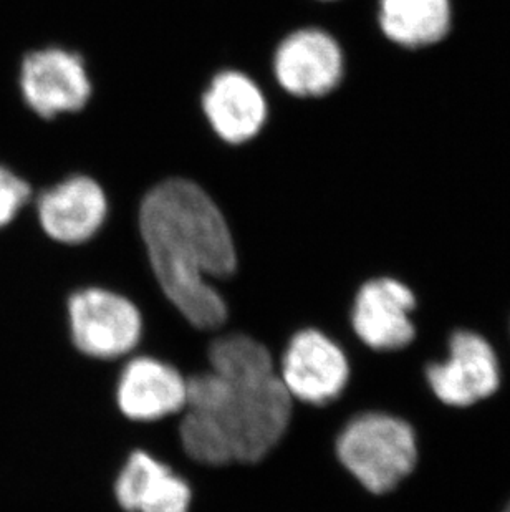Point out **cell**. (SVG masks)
Listing matches in <instances>:
<instances>
[{"instance_id":"cell-7","label":"cell","mask_w":510,"mask_h":512,"mask_svg":"<svg viewBox=\"0 0 510 512\" xmlns=\"http://www.w3.org/2000/svg\"><path fill=\"white\" fill-rule=\"evenodd\" d=\"M20 85L30 108L44 118L82 110L92 93L82 58L62 49L25 58Z\"/></svg>"},{"instance_id":"cell-11","label":"cell","mask_w":510,"mask_h":512,"mask_svg":"<svg viewBox=\"0 0 510 512\" xmlns=\"http://www.w3.org/2000/svg\"><path fill=\"white\" fill-rule=\"evenodd\" d=\"M116 400L135 421H156L186 408L188 380L156 358H133L121 373Z\"/></svg>"},{"instance_id":"cell-15","label":"cell","mask_w":510,"mask_h":512,"mask_svg":"<svg viewBox=\"0 0 510 512\" xmlns=\"http://www.w3.org/2000/svg\"><path fill=\"white\" fill-rule=\"evenodd\" d=\"M29 198V184L0 166V228L14 221Z\"/></svg>"},{"instance_id":"cell-2","label":"cell","mask_w":510,"mask_h":512,"mask_svg":"<svg viewBox=\"0 0 510 512\" xmlns=\"http://www.w3.org/2000/svg\"><path fill=\"white\" fill-rule=\"evenodd\" d=\"M140 229L154 277L169 302L196 329H219L227 305L207 279L232 276L237 256L214 201L198 184L169 179L143 199Z\"/></svg>"},{"instance_id":"cell-1","label":"cell","mask_w":510,"mask_h":512,"mask_svg":"<svg viewBox=\"0 0 510 512\" xmlns=\"http://www.w3.org/2000/svg\"><path fill=\"white\" fill-rule=\"evenodd\" d=\"M209 363V372L188 380L181 445L206 466L259 463L292 418V397L272 355L247 335H227L212 343Z\"/></svg>"},{"instance_id":"cell-9","label":"cell","mask_w":510,"mask_h":512,"mask_svg":"<svg viewBox=\"0 0 510 512\" xmlns=\"http://www.w3.org/2000/svg\"><path fill=\"white\" fill-rule=\"evenodd\" d=\"M343 65L337 40L317 29L290 35L275 55L277 80L297 97H322L332 92L342 80Z\"/></svg>"},{"instance_id":"cell-6","label":"cell","mask_w":510,"mask_h":512,"mask_svg":"<svg viewBox=\"0 0 510 512\" xmlns=\"http://www.w3.org/2000/svg\"><path fill=\"white\" fill-rule=\"evenodd\" d=\"M429 387L439 400L451 406H469L491 397L501 383L499 360L481 335L459 330L449 342L446 362L431 363Z\"/></svg>"},{"instance_id":"cell-5","label":"cell","mask_w":510,"mask_h":512,"mask_svg":"<svg viewBox=\"0 0 510 512\" xmlns=\"http://www.w3.org/2000/svg\"><path fill=\"white\" fill-rule=\"evenodd\" d=\"M350 377L347 355L318 330H302L290 340L280 378L290 397L325 405L345 390Z\"/></svg>"},{"instance_id":"cell-4","label":"cell","mask_w":510,"mask_h":512,"mask_svg":"<svg viewBox=\"0 0 510 512\" xmlns=\"http://www.w3.org/2000/svg\"><path fill=\"white\" fill-rule=\"evenodd\" d=\"M73 345L88 357H123L138 345L143 330L140 310L110 290L85 289L68 300Z\"/></svg>"},{"instance_id":"cell-3","label":"cell","mask_w":510,"mask_h":512,"mask_svg":"<svg viewBox=\"0 0 510 512\" xmlns=\"http://www.w3.org/2000/svg\"><path fill=\"white\" fill-rule=\"evenodd\" d=\"M337 455L363 488L385 494L413 471L418 443L405 420L386 413H365L340 433Z\"/></svg>"},{"instance_id":"cell-10","label":"cell","mask_w":510,"mask_h":512,"mask_svg":"<svg viewBox=\"0 0 510 512\" xmlns=\"http://www.w3.org/2000/svg\"><path fill=\"white\" fill-rule=\"evenodd\" d=\"M37 213L40 226L50 239L82 244L102 228L108 204L97 181L75 176L42 194Z\"/></svg>"},{"instance_id":"cell-8","label":"cell","mask_w":510,"mask_h":512,"mask_svg":"<svg viewBox=\"0 0 510 512\" xmlns=\"http://www.w3.org/2000/svg\"><path fill=\"white\" fill-rule=\"evenodd\" d=\"M416 299L403 282L380 277L358 290L352 324L361 342L375 350H400L413 342L414 324L409 314Z\"/></svg>"},{"instance_id":"cell-14","label":"cell","mask_w":510,"mask_h":512,"mask_svg":"<svg viewBox=\"0 0 510 512\" xmlns=\"http://www.w3.org/2000/svg\"><path fill=\"white\" fill-rule=\"evenodd\" d=\"M383 34L405 49H423L448 37L453 27L451 0H380Z\"/></svg>"},{"instance_id":"cell-12","label":"cell","mask_w":510,"mask_h":512,"mask_svg":"<svg viewBox=\"0 0 510 512\" xmlns=\"http://www.w3.org/2000/svg\"><path fill=\"white\" fill-rule=\"evenodd\" d=\"M116 501L128 512H188L191 488L166 464L135 451L115 484Z\"/></svg>"},{"instance_id":"cell-16","label":"cell","mask_w":510,"mask_h":512,"mask_svg":"<svg viewBox=\"0 0 510 512\" xmlns=\"http://www.w3.org/2000/svg\"><path fill=\"white\" fill-rule=\"evenodd\" d=\"M506 512H510V506H509V508H507V511H506Z\"/></svg>"},{"instance_id":"cell-13","label":"cell","mask_w":510,"mask_h":512,"mask_svg":"<svg viewBox=\"0 0 510 512\" xmlns=\"http://www.w3.org/2000/svg\"><path fill=\"white\" fill-rule=\"evenodd\" d=\"M204 112L222 140L239 145L254 138L264 126L267 105L251 78L224 72L207 88Z\"/></svg>"}]
</instances>
